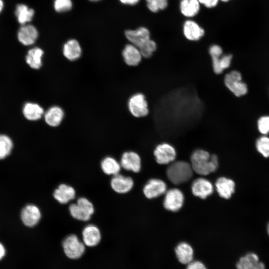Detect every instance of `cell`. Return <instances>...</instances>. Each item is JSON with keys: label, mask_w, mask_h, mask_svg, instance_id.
<instances>
[{"label": "cell", "mask_w": 269, "mask_h": 269, "mask_svg": "<svg viewBox=\"0 0 269 269\" xmlns=\"http://www.w3.org/2000/svg\"><path fill=\"white\" fill-rule=\"evenodd\" d=\"M191 167L197 174L206 175L214 172L218 166L216 155H210L207 151L197 149L191 156Z\"/></svg>", "instance_id": "cell-1"}, {"label": "cell", "mask_w": 269, "mask_h": 269, "mask_svg": "<svg viewBox=\"0 0 269 269\" xmlns=\"http://www.w3.org/2000/svg\"><path fill=\"white\" fill-rule=\"evenodd\" d=\"M193 174L191 165L185 161H177L171 164L167 170L169 180L175 184L189 180Z\"/></svg>", "instance_id": "cell-2"}, {"label": "cell", "mask_w": 269, "mask_h": 269, "mask_svg": "<svg viewBox=\"0 0 269 269\" xmlns=\"http://www.w3.org/2000/svg\"><path fill=\"white\" fill-rule=\"evenodd\" d=\"M226 87L237 97L245 95L248 92L247 84L242 81L241 73L233 70L227 73L224 80Z\"/></svg>", "instance_id": "cell-3"}, {"label": "cell", "mask_w": 269, "mask_h": 269, "mask_svg": "<svg viewBox=\"0 0 269 269\" xmlns=\"http://www.w3.org/2000/svg\"><path fill=\"white\" fill-rule=\"evenodd\" d=\"M65 255L69 258L76 259L81 257L85 252V245L75 235L67 236L62 242Z\"/></svg>", "instance_id": "cell-4"}, {"label": "cell", "mask_w": 269, "mask_h": 269, "mask_svg": "<svg viewBox=\"0 0 269 269\" xmlns=\"http://www.w3.org/2000/svg\"><path fill=\"white\" fill-rule=\"evenodd\" d=\"M128 108L131 114L136 118H142L149 112L148 104L145 96L141 93L132 95L128 101Z\"/></svg>", "instance_id": "cell-5"}, {"label": "cell", "mask_w": 269, "mask_h": 269, "mask_svg": "<svg viewBox=\"0 0 269 269\" xmlns=\"http://www.w3.org/2000/svg\"><path fill=\"white\" fill-rule=\"evenodd\" d=\"M41 213L39 208L32 204L26 205L21 210L20 218L23 224L26 227H33L39 222Z\"/></svg>", "instance_id": "cell-6"}, {"label": "cell", "mask_w": 269, "mask_h": 269, "mask_svg": "<svg viewBox=\"0 0 269 269\" xmlns=\"http://www.w3.org/2000/svg\"><path fill=\"white\" fill-rule=\"evenodd\" d=\"M184 195L179 189L173 188L168 190L163 201L164 208L169 211L175 212L182 206Z\"/></svg>", "instance_id": "cell-7"}, {"label": "cell", "mask_w": 269, "mask_h": 269, "mask_svg": "<svg viewBox=\"0 0 269 269\" xmlns=\"http://www.w3.org/2000/svg\"><path fill=\"white\" fill-rule=\"evenodd\" d=\"M157 162L161 164L169 163L176 157V151L173 146L168 143L158 144L154 150Z\"/></svg>", "instance_id": "cell-8"}, {"label": "cell", "mask_w": 269, "mask_h": 269, "mask_svg": "<svg viewBox=\"0 0 269 269\" xmlns=\"http://www.w3.org/2000/svg\"><path fill=\"white\" fill-rule=\"evenodd\" d=\"M38 35L37 28L29 23L22 25L17 33L18 40L25 46L34 44L37 39Z\"/></svg>", "instance_id": "cell-9"}, {"label": "cell", "mask_w": 269, "mask_h": 269, "mask_svg": "<svg viewBox=\"0 0 269 269\" xmlns=\"http://www.w3.org/2000/svg\"><path fill=\"white\" fill-rule=\"evenodd\" d=\"M125 34L131 44L138 48L150 39V32L145 27H140L134 30H127Z\"/></svg>", "instance_id": "cell-10"}, {"label": "cell", "mask_w": 269, "mask_h": 269, "mask_svg": "<svg viewBox=\"0 0 269 269\" xmlns=\"http://www.w3.org/2000/svg\"><path fill=\"white\" fill-rule=\"evenodd\" d=\"M120 164L126 170L138 172L141 168L140 158L135 152L126 151L122 156Z\"/></svg>", "instance_id": "cell-11"}, {"label": "cell", "mask_w": 269, "mask_h": 269, "mask_svg": "<svg viewBox=\"0 0 269 269\" xmlns=\"http://www.w3.org/2000/svg\"><path fill=\"white\" fill-rule=\"evenodd\" d=\"M111 186L116 192L124 194L129 192L133 187L134 181L130 177L118 174L114 175L111 180Z\"/></svg>", "instance_id": "cell-12"}, {"label": "cell", "mask_w": 269, "mask_h": 269, "mask_svg": "<svg viewBox=\"0 0 269 269\" xmlns=\"http://www.w3.org/2000/svg\"><path fill=\"white\" fill-rule=\"evenodd\" d=\"M166 190V185L164 181L158 179H151L144 185L143 191L146 198L152 199L162 194Z\"/></svg>", "instance_id": "cell-13"}, {"label": "cell", "mask_w": 269, "mask_h": 269, "mask_svg": "<svg viewBox=\"0 0 269 269\" xmlns=\"http://www.w3.org/2000/svg\"><path fill=\"white\" fill-rule=\"evenodd\" d=\"M237 269H266L264 263L259 261L258 256L249 253L240 258L236 264Z\"/></svg>", "instance_id": "cell-14"}, {"label": "cell", "mask_w": 269, "mask_h": 269, "mask_svg": "<svg viewBox=\"0 0 269 269\" xmlns=\"http://www.w3.org/2000/svg\"><path fill=\"white\" fill-rule=\"evenodd\" d=\"M191 189L195 196L205 199L213 193V186L207 179L199 178L193 182Z\"/></svg>", "instance_id": "cell-15"}, {"label": "cell", "mask_w": 269, "mask_h": 269, "mask_svg": "<svg viewBox=\"0 0 269 269\" xmlns=\"http://www.w3.org/2000/svg\"><path fill=\"white\" fill-rule=\"evenodd\" d=\"M122 56L126 64L130 66L138 65L142 57L139 48L131 43L125 46Z\"/></svg>", "instance_id": "cell-16"}, {"label": "cell", "mask_w": 269, "mask_h": 269, "mask_svg": "<svg viewBox=\"0 0 269 269\" xmlns=\"http://www.w3.org/2000/svg\"><path fill=\"white\" fill-rule=\"evenodd\" d=\"M183 34L190 41H197L204 35V30L196 21L187 20L183 27Z\"/></svg>", "instance_id": "cell-17"}, {"label": "cell", "mask_w": 269, "mask_h": 269, "mask_svg": "<svg viewBox=\"0 0 269 269\" xmlns=\"http://www.w3.org/2000/svg\"><path fill=\"white\" fill-rule=\"evenodd\" d=\"M101 235L99 229L94 225L86 226L82 231L84 244L88 247H94L101 240Z\"/></svg>", "instance_id": "cell-18"}, {"label": "cell", "mask_w": 269, "mask_h": 269, "mask_svg": "<svg viewBox=\"0 0 269 269\" xmlns=\"http://www.w3.org/2000/svg\"><path fill=\"white\" fill-rule=\"evenodd\" d=\"M62 52L63 55L67 59L75 61L80 57L82 48L77 40L71 39L67 41L63 45Z\"/></svg>", "instance_id": "cell-19"}, {"label": "cell", "mask_w": 269, "mask_h": 269, "mask_svg": "<svg viewBox=\"0 0 269 269\" xmlns=\"http://www.w3.org/2000/svg\"><path fill=\"white\" fill-rule=\"evenodd\" d=\"M54 198L61 204H66L75 196V190L71 186L61 184L53 192Z\"/></svg>", "instance_id": "cell-20"}, {"label": "cell", "mask_w": 269, "mask_h": 269, "mask_svg": "<svg viewBox=\"0 0 269 269\" xmlns=\"http://www.w3.org/2000/svg\"><path fill=\"white\" fill-rule=\"evenodd\" d=\"M215 185L217 192L222 198L229 199L234 192L235 184L232 179L222 177L217 180Z\"/></svg>", "instance_id": "cell-21"}, {"label": "cell", "mask_w": 269, "mask_h": 269, "mask_svg": "<svg viewBox=\"0 0 269 269\" xmlns=\"http://www.w3.org/2000/svg\"><path fill=\"white\" fill-rule=\"evenodd\" d=\"M64 116L62 109L59 106L50 107L44 114L45 121L51 127H57L62 122Z\"/></svg>", "instance_id": "cell-22"}, {"label": "cell", "mask_w": 269, "mask_h": 269, "mask_svg": "<svg viewBox=\"0 0 269 269\" xmlns=\"http://www.w3.org/2000/svg\"><path fill=\"white\" fill-rule=\"evenodd\" d=\"M14 13L17 21L22 25L29 23L32 20L35 11L26 4L19 3L16 5Z\"/></svg>", "instance_id": "cell-23"}, {"label": "cell", "mask_w": 269, "mask_h": 269, "mask_svg": "<svg viewBox=\"0 0 269 269\" xmlns=\"http://www.w3.org/2000/svg\"><path fill=\"white\" fill-rule=\"evenodd\" d=\"M175 253L178 261L183 264H188L193 258V250L187 243H179L175 248Z\"/></svg>", "instance_id": "cell-24"}, {"label": "cell", "mask_w": 269, "mask_h": 269, "mask_svg": "<svg viewBox=\"0 0 269 269\" xmlns=\"http://www.w3.org/2000/svg\"><path fill=\"white\" fill-rule=\"evenodd\" d=\"M200 5L198 0H181L180 2V10L184 16L192 17L199 12Z\"/></svg>", "instance_id": "cell-25"}, {"label": "cell", "mask_w": 269, "mask_h": 269, "mask_svg": "<svg viewBox=\"0 0 269 269\" xmlns=\"http://www.w3.org/2000/svg\"><path fill=\"white\" fill-rule=\"evenodd\" d=\"M44 52L39 47H34L28 50L26 56V62L29 66L35 69H39L42 66V57Z\"/></svg>", "instance_id": "cell-26"}, {"label": "cell", "mask_w": 269, "mask_h": 269, "mask_svg": "<svg viewBox=\"0 0 269 269\" xmlns=\"http://www.w3.org/2000/svg\"><path fill=\"white\" fill-rule=\"evenodd\" d=\"M232 57L231 54H222L219 57L211 58L214 72L220 74L228 68L231 65Z\"/></svg>", "instance_id": "cell-27"}, {"label": "cell", "mask_w": 269, "mask_h": 269, "mask_svg": "<svg viewBox=\"0 0 269 269\" xmlns=\"http://www.w3.org/2000/svg\"><path fill=\"white\" fill-rule=\"evenodd\" d=\"M44 111L38 104L32 103H26L23 109L24 117L28 120L36 121L41 118Z\"/></svg>", "instance_id": "cell-28"}, {"label": "cell", "mask_w": 269, "mask_h": 269, "mask_svg": "<svg viewBox=\"0 0 269 269\" xmlns=\"http://www.w3.org/2000/svg\"><path fill=\"white\" fill-rule=\"evenodd\" d=\"M101 167L104 173L110 175L119 174L121 168L120 163L116 159L110 156L106 157L102 160Z\"/></svg>", "instance_id": "cell-29"}, {"label": "cell", "mask_w": 269, "mask_h": 269, "mask_svg": "<svg viewBox=\"0 0 269 269\" xmlns=\"http://www.w3.org/2000/svg\"><path fill=\"white\" fill-rule=\"evenodd\" d=\"M13 147L11 138L6 135L0 134V159H3L10 153Z\"/></svg>", "instance_id": "cell-30"}, {"label": "cell", "mask_w": 269, "mask_h": 269, "mask_svg": "<svg viewBox=\"0 0 269 269\" xmlns=\"http://www.w3.org/2000/svg\"><path fill=\"white\" fill-rule=\"evenodd\" d=\"M69 212L74 219L82 221H87L90 220L91 216L87 213L77 203L71 204L69 207Z\"/></svg>", "instance_id": "cell-31"}, {"label": "cell", "mask_w": 269, "mask_h": 269, "mask_svg": "<svg viewBox=\"0 0 269 269\" xmlns=\"http://www.w3.org/2000/svg\"><path fill=\"white\" fill-rule=\"evenodd\" d=\"M156 44L154 41L150 39L139 47L142 57L148 58L150 57L156 49Z\"/></svg>", "instance_id": "cell-32"}, {"label": "cell", "mask_w": 269, "mask_h": 269, "mask_svg": "<svg viewBox=\"0 0 269 269\" xmlns=\"http://www.w3.org/2000/svg\"><path fill=\"white\" fill-rule=\"evenodd\" d=\"M258 151L264 157H269V137L263 136L259 138L256 143Z\"/></svg>", "instance_id": "cell-33"}, {"label": "cell", "mask_w": 269, "mask_h": 269, "mask_svg": "<svg viewBox=\"0 0 269 269\" xmlns=\"http://www.w3.org/2000/svg\"><path fill=\"white\" fill-rule=\"evenodd\" d=\"M145 1L148 9L153 12L163 10L168 5V0H145Z\"/></svg>", "instance_id": "cell-34"}, {"label": "cell", "mask_w": 269, "mask_h": 269, "mask_svg": "<svg viewBox=\"0 0 269 269\" xmlns=\"http://www.w3.org/2000/svg\"><path fill=\"white\" fill-rule=\"evenodd\" d=\"M71 0H54L53 7L57 12H65L69 11L72 7Z\"/></svg>", "instance_id": "cell-35"}, {"label": "cell", "mask_w": 269, "mask_h": 269, "mask_svg": "<svg viewBox=\"0 0 269 269\" xmlns=\"http://www.w3.org/2000/svg\"><path fill=\"white\" fill-rule=\"evenodd\" d=\"M76 203L89 215L92 216L94 213L95 211L94 206L88 199L84 197L79 198Z\"/></svg>", "instance_id": "cell-36"}, {"label": "cell", "mask_w": 269, "mask_h": 269, "mask_svg": "<svg viewBox=\"0 0 269 269\" xmlns=\"http://www.w3.org/2000/svg\"><path fill=\"white\" fill-rule=\"evenodd\" d=\"M258 130L262 134L269 133V116H263L258 121Z\"/></svg>", "instance_id": "cell-37"}, {"label": "cell", "mask_w": 269, "mask_h": 269, "mask_svg": "<svg viewBox=\"0 0 269 269\" xmlns=\"http://www.w3.org/2000/svg\"><path fill=\"white\" fill-rule=\"evenodd\" d=\"M209 53L211 58L217 57L223 54V49L220 46L213 44L210 47Z\"/></svg>", "instance_id": "cell-38"}, {"label": "cell", "mask_w": 269, "mask_h": 269, "mask_svg": "<svg viewBox=\"0 0 269 269\" xmlns=\"http://www.w3.org/2000/svg\"><path fill=\"white\" fill-rule=\"evenodd\" d=\"M186 269H207V268L202 262L194 261L188 264Z\"/></svg>", "instance_id": "cell-39"}, {"label": "cell", "mask_w": 269, "mask_h": 269, "mask_svg": "<svg viewBox=\"0 0 269 269\" xmlns=\"http://www.w3.org/2000/svg\"><path fill=\"white\" fill-rule=\"evenodd\" d=\"M219 0H198L199 3L204 5L207 8L215 7L218 3Z\"/></svg>", "instance_id": "cell-40"}, {"label": "cell", "mask_w": 269, "mask_h": 269, "mask_svg": "<svg viewBox=\"0 0 269 269\" xmlns=\"http://www.w3.org/2000/svg\"><path fill=\"white\" fill-rule=\"evenodd\" d=\"M120 1L124 4L127 5H135L137 4L140 0H119Z\"/></svg>", "instance_id": "cell-41"}, {"label": "cell", "mask_w": 269, "mask_h": 269, "mask_svg": "<svg viewBox=\"0 0 269 269\" xmlns=\"http://www.w3.org/2000/svg\"><path fill=\"white\" fill-rule=\"evenodd\" d=\"M6 255V249L4 246L0 242V261L2 260Z\"/></svg>", "instance_id": "cell-42"}, {"label": "cell", "mask_w": 269, "mask_h": 269, "mask_svg": "<svg viewBox=\"0 0 269 269\" xmlns=\"http://www.w3.org/2000/svg\"><path fill=\"white\" fill-rule=\"evenodd\" d=\"M4 6V3L3 0H0V13L3 11Z\"/></svg>", "instance_id": "cell-43"}, {"label": "cell", "mask_w": 269, "mask_h": 269, "mask_svg": "<svg viewBox=\"0 0 269 269\" xmlns=\"http://www.w3.org/2000/svg\"><path fill=\"white\" fill-rule=\"evenodd\" d=\"M267 231H268V233L269 235V223L268 224V227H267Z\"/></svg>", "instance_id": "cell-44"}, {"label": "cell", "mask_w": 269, "mask_h": 269, "mask_svg": "<svg viewBox=\"0 0 269 269\" xmlns=\"http://www.w3.org/2000/svg\"><path fill=\"white\" fill-rule=\"evenodd\" d=\"M91 1H92V2H97V1H100L101 0H89Z\"/></svg>", "instance_id": "cell-45"}, {"label": "cell", "mask_w": 269, "mask_h": 269, "mask_svg": "<svg viewBox=\"0 0 269 269\" xmlns=\"http://www.w3.org/2000/svg\"><path fill=\"white\" fill-rule=\"evenodd\" d=\"M221 0V1H222L223 2H227V1H229L230 0Z\"/></svg>", "instance_id": "cell-46"}]
</instances>
